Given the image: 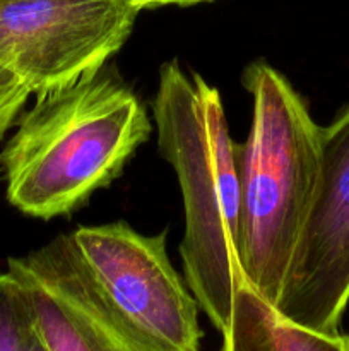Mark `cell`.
<instances>
[{
	"mask_svg": "<svg viewBox=\"0 0 349 351\" xmlns=\"http://www.w3.org/2000/svg\"><path fill=\"white\" fill-rule=\"evenodd\" d=\"M151 132L139 96L105 67L43 93L0 151L7 201L33 218L70 215L120 177Z\"/></svg>",
	"mask_w": 349,
	"mask_h": 351,
	"instance_id": "6da1fadb",
	"label": "cell"
},
{
	"mask_svg": "<svg viewBox=\"0 0 349 351\" xmlns=\"http://www.w3.org/2000/svg\"><path fill=\"white\" fill-rule=\"evenodd\" d=\"M153 119L157 146L180 184L183 280L211 324L224 329L238 266L240 184L236 143L218 88L174 60L159 69Z\"/></svg>",
	"mask_w": 349,
	"mask_h": 351,
	"instance_id": "7a4b0ae2",
	"label": "cell"
},
{
	"mask_svg": "<svg viewBox=\"0 0 349 351\" xmlns=\"http://www.w3.org/2000/svg\"><path fill=\"white\" fill-rule=\"evenodd\" d=\"M242 82L252 96V123L245 143H236L238 266L243 281L274 307L317 191L322 127L267 62H252Z\"/></svg>",
	"mask_w": 349,
	"mask_h": 351,
	"instance_id": "3957f363",
	"label": "cell"
},
{
	"mask_svg": "<svg viewBox=\"0 0 349 351\" xmlns=\"http://www.w3.org/2000/svg\"><path fill=\"white\" fill-rule=\"evenodd\" d=\"M72 250L96 305L142 351H201L198 304L171 266L166 232L144 235L125 221L79 226Z\"/></svg>",
	"mask_w": 349,
	"mask_h": 351,
	"instance_id": "277c9868",
	"label": "cell"
},
{
	"mask_svg": "<svg viewBox=\"0 0 349 351\" xmlns=\"http://www.w3.org/2000/svg\"><path fill=\"white\" fill-rule=\"evenodd\" d=\"M132 0H0V67L43 95L94 74L129 40Z\"/></svg>",
	"mask_w": 349,
	"mask_h": 351,
	"instance_id": "5b68a950",
	"label": "cell"
},
{
	"mask_svg": "<svg viewBox=\"0 0 349 351\" xmlns=\"http://www.w3.org/2000/svg\"><path fill=\"white\" fill-rule=\"evenodd\" d=\"M349 304V105L322 127L317 191L276 312L318 332H339Z\"/></svg>",
	"mask_w": 349,
	"mask_h": 351,
	"instance_id": "8992f818",
	"label": "cell"
},
{
	"mask_svg": "<svg viewBox=\"0 0 349 351\" xmlns=\"http://www.w3.org/2000/svg\"><path fill=\"white\" fill-rule=\"evenodd\" d=\"M7 271L26 287L48 351H142L101 314L68 235H58L26 257L9 259Z\"/></svg>",
	"mask_w": 349,
	"mask_h": 351,
	"instance_id": "52a82bcc",
	"label": "cell"
},
{
	"mask_svg": "<svg viewBox=\"0 0 349 351\" xmlns=\"http://www.w3.org/2000/svg\"><path fill=\"white\" fill-rule=\"evenodd\" d=\"M221 335L219 351H349V336L318 332L287 321L243 280L233 295Z\"/></svg>",
	"mask_w": 349,
	"mask_h": 351,
	"instance_id": "ba28073f",
	"label": "cell"
},
{
	"mask_svg": "<svg viewBox=\"0 0 349 351\" xmlns=\"http://www.w3.org/2000/svg\"><path fill=\"white\" fill-rule=\"evenodd\" d=\"M38 324L26 287L5 271L0 273V351H26Z\"/></svg>",
	"mask_w": 349,
	"mask_h": 351,
	"instance_id": "9c48e42d",
	"label": "cell"
},
{
	"mask_svg": "<svg viewBox=\"0 0 349 351\" xmlns=\"http://www.w3.org/2000/svg\"><path fill=\"white\" fill-rule=\"evenodd\" d=\"M31 91L12 72L0 67V141L23 112Z\"/></svg>",
	"mask_w": 349,
	"mask_h": 351,
	"instance_id": "30bf717a",
	"label": "cell"
},
{
	"mask_svg": "<svg viewBox=\"0 0 349 351\" xmlns=\"http://www.w3.org/2000/svg\"><path fill=\"white\" fill-rule=\"evenodd\" d=\"M132 2L142 10V9H153V7H161V5H194V3L211 2V0H132Z\"/></svg>",
	"mask_w": 349,
	"mask_h": 351,
	"instance_id": "8fae6325",
	"label": "cell"
},
{
	"mask_svg": "<svg viewBox=\"0 0 349 351\" xmlns=\"http://www.w3.org/2000/svg\"><path fill=\"white\" fill-rule=\"evenodd\" d=\"M26 351H48L47 346H44L43 339H41L40 332H36V336H34V338L31 339L29 346H27Z\"/></svg>",
	"mask_w": 349,
	"mask_h": 351,
	"instance_id": "7c38bea8",
	"label": "cell"
}]
</instances>
